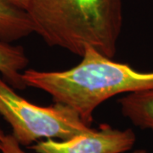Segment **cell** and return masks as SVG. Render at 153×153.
I'll return each mask as SVG.
<instances>
[{"mask_svg": "<svg viewBox=\"0 0 153 153\" xmlns=\"http://www.w3.org/2000/svg\"><path fill=\"white\" fill-rule=\"evenodd\" d=\"M117 102L122 114L134 125L153 133V89L127 94Z\"/></svg>", "mask_w": 153, "mask_h": 153, "instance_id": "5", "label": "cell"}, {"mask_svg": "<svg viewBox=\"0 0 153 153\" xmlns=\"http://www.w3.org/2000/svg\"><path fill=\"white\" fill-rule=\"evenodd\" d=\"M35 33L27 11L0 0V39L13 43Z\"/></svg>", "mask_w": 153, "mask_h": 153, "instance_id": "6", "label": "cell"}, {"mask_svg": "<svg viewBox=\"0 0 153 153\" xmlns=\"http://www.w3.org/2000/svg\"><path fill=\"white\" fill-rule=\"evenodd\" d=\"M131 153H147V152L146 150H142V149H140V150H136V151H134Z\"/></svg>", "mask_w": 153, "mask_h": 153, "instance_id": "11", "label": "cell"}, {"mask_svg": "<svg viewBox=\"0 0 153 153\" xmlns=\"http://www.w3.org/2000/svg\"><path fill=\"white\" fill-rule=\"evenodd\" d=\"M3 1L10 5L15 6L18 9H21V10L26 11L27 10V9L30 6V4L32 2V0H3Z\"/></svg>", "mask_w": 153, "mask_h": 153, "instance_id": "9", "label": "cell"}, {"mask_svg": "<svg viewBox=\"0 0 153 153\" xmlns=\"http://www.w3.org/2000/svg\"><path fill=\"white\" fill-rule=\"evenodd\" d=\"M0 115L10 124L21 146H29L43 139L64 140L86 133V125L70 106L55 103L40 106L28 101L0 76Z\"/></svg>", "mask_w": 153, "mask_h": 153, "instance_id": "3", "label": "cell"}, {"mask_svg": "<svg viewBox=\"0 0 153 153\" xmlns=\"http://www.w3.org/2000/svg\"><path fill=\"white\" fill-rule=\"evenodd\" d=\"M22 79L27 87L43 90L55 103L70 106L89 127L94 111L105 100L121 94L153 89V71L113 61L91 46H86L81 61L72 68L27 69L22 72Z\"/></svg>", "mask_w": 153, "mask_h": 153, "instance_id": "1", "label": "cell"}, {"mask_svg": "<svg viewBox=\"0 0 153 153\" xmlns=\"http://www.w3.org/2000/svg\"><path fill=\"white\" fill-rule=\"evenodd\" d=\"M135 142L131 128L120 130L105 123L64 140H39L30 148L36 153H124Z\"/></svg>", "mask_w": 153, "mask_h": 153, "instance_id": "4", "label": "cell"}, {"mask_svg": "<svg viewBox=\"0 0 153 153\" xmlns=\"http://www.w3.org/2000/svg\"><path fill=\"white\" fill-rule=\"evenodd\" d=\"M28 63L27 56L22 47L0 39V74L6 82L19 89L27 87L22 79V72Z\"/></svg>", "mask_w": 153, "mask_h": 153, "instance_id": "7", "label": "cell"}, {"mask_svg": "<svg viewBox=\"0 0 153 153\" xmlns=\"http://www.w3.org/2000/svg\"><path fill=\"white\" fill-rule=\"evenodd\" d=\"M34 32L51 47L82 57L86 46L113 59L120 37L123 0H32Z\"/></svg>", "mask_w": 153, "mask_h": 153, "instance_id": "2", "label": "cell"}, {"mask_svg": "<svg viewBox=\"0 0 153 153\" xmlns=\"http://www.w3.org/2000/svg\"><path fill=\"white\" fill-rule=\"evenodd\" d=\"M0 153H26L22 148L21 147L20 143L17 141L15 139V137L12 134H8L5 135L1 149H0Z\"/></svg>", "mask_w": 153, "mask_h": 153, "instance_id": "8", "label": "cell"}, {"mask_svg": "<svg viewBox=\"0 0 153 153\" xmlns=\"http://www.w3.org/2000/svg\"><path fill=\"white\" fill-rule=\"evenodd\" d=\"M4 136H5V134H4V132H3L2 130H1V129H0V149H1L2 142H3V140H4Z\"/></svg>", "mask_w": 153, "mask_h": 153, "instance_id": "10", "label": "cell"}]
</instances>
